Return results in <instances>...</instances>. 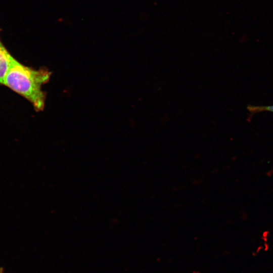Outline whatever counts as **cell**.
<instances>
[{
    "mask_svg": "<svg viewBox=\"0 0 273 273\" xmlns=\"http://www.w3.org/2000/svg\"><path fill=\"white\" fill-rule=\"evenodd\" d=\"M51 74L47 69H35L14 58L3 85L26 99L39 112L44 108L47 96L42 86L50 80Z\"/></svg>",
    "mask_w": 273,
    "mask_h": 273,
    "instance_id": "cell-1",
    "label": "cell"
},
{
    "mask_svg": "<svg viewBox=\"0 0 273 273\" xmlns=\"http://www.w3.org/2000/svg\"><path fill=\"white\" fill-rule=\"evenodd\" d=\"M1 31L0 28V33ZM14 58L0 37V85H3L4 78Z\"/></svg>",
    "mask_w": 273,
    "mask_h": 273,
    "instance_id": "cell-2",
    "label": "cell"
},
{
    "mask_svg": "<svg viewBox=\"0 0 273 273\" xmlns=\"http://www.w3.org/2000/svg\"><path fill=\"white\" fill-rule=\"evenodd\" d=\"M247 110L252 115L256 113H258L264 111H269L273 112V105L270 106H253L248 105Z\"/></svg>",
    "mask_w": 273,
    "mask_h": 273,
    "instance_id": "cell-3",
    "label": "cell"
},
{
    "mask_svg": "<svg viewBox=\"0 0 273 273\" xmlns=\"http://www.w3.org/2000/svg\"><path fill=\"white\" fill-rule=\"evenodd\" d=\"M0 273H3V269L2 268H0Z\"/></svg>",
    "mask_w": 273,
    "mask_h": 273,
    "instance_id": "cell-4",
    "label": "cell"
}]
</instances>
